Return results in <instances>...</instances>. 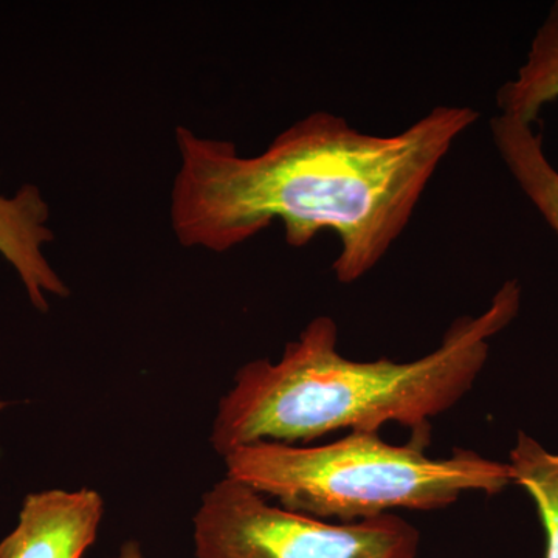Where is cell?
<instances>
[{
	"label": "cell",
	"instance_id": "6da1fadb",
	"mask_svg": "<svg viewBox=\"0 0 558 558\" xmlns=\"http://www.w3.org/2000/svg\"><path fill=\"white\" fill-rule=\"evenodd\" d=\"M478 119L469 106H436L398 134L373 135L314 112L256 156L179 126L171 229L183 247L215 253L240 247L274 220L296 248L332 231L340 242L333 275L352 284L387 256L439 165Z\"/></svg>",
	"mask_w": 558,
	"mask_h": 558
},
{
	"label": "cell",
	"instance_id": "7a4b0ae2",
	"mask_svg": "<svg viewBox=\"0 0 558 558\" xmlns=\"http://www.w3.org/2000/svg\"><path fill=\"white\" fill-rule=\"evenodd\" d=\"M520 307V282L508 279L486 311L454 319L435 351L405 363L347 359L337 323L314 318L277 362L258 359L238 369L209 444L226 458L263 440L304 446L341 429L379 433L387 424L429 436V421L465 398L486 366L490 340Z\"/></svg>",
	"mask_w": 558,
	"mask_h": 558
},
{
	"label": "cell",
	"instance_id": "3957f363",
	"mask_svg": "<svg viewBox=\"0 0 558 558\" xmlns=\"http://www.w3.org/2000/svg\"><path fill=\"white\" fill-rule=\"evenodd\" d=\"M428 440L413 435L410 444L395 446L379 433L351 432L323 446L263 440L222 459L229 478L282 508L339 523L398 509H446L469 492L494 497L512 484L508 462L468 449L429 458Z\"/></svg>",
	"mask_w": 558,
	"mask_h": 558
},
{
	"label": "cell",
	"instance_id": "277c9868",
	"mask_svg": "<svg viewBox=\"0 0 558 558\" xmlns=\"http://www.w3.org/2000/svg\"><path fill=\"white\" fill-rule=\"evenodd\" d=\"M196 558H417L421 534L395 513L330 523L220 480L193 519Z\"/></svg>",
	"mask_w": 558,
	"mask_h": 558
},
{
	"label": "cell",
	"instance_id": "5b68a950",
	"mask_svg": "<svg viewBox=\"0 0 558 558\" xmlns=\"http://www.w3.org/2000/svg\"><path fill=\"white\" fill-rule=\"evenodd\" d=\"M102 515L105 501L92 488L27 495L17 526L0 542V558H83Z\"/></svg>",
	"mask_w": 558,
	"mask_h": 558
},
{
	"label": "cell",
	"instance_id": "8992f818",
	"mask_svg": "<svg viewBox=\"0 0 558 558\" xmlns=\"http://www.w3.org/2000/svg\"><path fill=\"white\" fill-rule=\"evenodd\" d=\"M50 207L38 186L25 183L7 197L0 194V256L16 270L36 311H49L50 296L68 299L70 289L46 258L54 240Z\"/></svg>",
	"mask_w": 558,
	"mask_h": 558
},
{
	"label": "cell",
	"instance_id": "52a82bcc",
	"mask_svg": "<svg viewBox=\"0 0 558 558\" xmlns=\"http://www.w3.org/2000/svg\"><path fill=\"white\" fill-rule=\"evenodd\" d=\"M490 134L506 170L558 236V170L546 156L542 132L497 113Z\"/></svg>",
	"mask_w": 558,
	"mask_h": 558
},
{
	"label": "cell",
	"instance_id": "ba28073f",
	"mask_svg": "<svg viewBox=\"0 0 558 558\" xmlns=\"http://www.w3.org/2000/svg\"><path fill=\"white\" fill-rule=\"evenodd\" d=\"M558 100V0L535 32L526 60L497 94L498 113L537 123L539 113Z\"/></svg>",
	"mask_w": 558,
	"mask_h": 558
},
{
	"label": "cell",
	"instance_id": "9c48e42d",
	"mask_svg": "<svg viewBox=\"0 0 558 558\" xmlns=\"http://www.w3.org/2000/svg\"><path fill=\"white\" fill-rule=\"evenodd\" d=\"M508 464L512 484L523 487L537 508L546 537L545 558H558V453L519 432Z\"/></svg>",
	"mask_w": 558,
	"mask_h": 558
},
{
	"label": "cell",
	"instance_id": "30bf717a",
	"mask_svg": "<svg viewBox=\"0 0 558 558\" xmlns=\"http://www.w3.org/2000/svg\"><path fill=\"white\" fill-rule=\"evenodd\" d=\"M113 558H146V556L145 553H143L140 543L134 542V539H130V542L123 543V545H121L119 554H117V556Z\"/></svg>",
	"mask_w": 558,
	"mask_h": 558
}]
</instances>
